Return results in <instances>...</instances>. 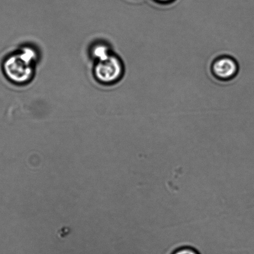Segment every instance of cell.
<instances>
[{
	"instance_id": "6da1fadb",
	"label": "cell",
	"mask_w": 254,
	"mask_h": 254,
	"mask_svg": "<svg viewBox=\"0 0 254 254\" xmlns=\"http://www.w3.org/2000/svg\"><path fill=\"white\" fill-rule=\"evenodd\" d=\"M36 54L33 49L24 48L20 54L7 59L4 64V70L9 80L16 83L28 81L33 74L32 66Z\"/></svg>"
},
{
	"instance_id": "7a4b0ae2",
	"label": "cell",
	"mask_w": 254,
	"mask_h": 254,
	"mask_svg": "<svg viewBox=\"0 0 254 254\" xmlns=\"http://www.w3.org/2000/svg\"><path fill=\"white\" fill-rule=\"evenodd\" d=\"M123 71L122 62L117 57L110 55L104 60L98 61L95 73L98 80L110 83L118 80L122 75Z\"/></svg>"
},
{
	"instance_id": "3957f363",
	"label": "cell",
	"mask_w": 254,
	"mask_h": 254,
	"mask_svg": "<svg viewBox=\"0 0 254 254\" xmlns=\"http://www.w3.org/2000/svg\"><path fill=\"white\" fill-rule=\"evenodd\" d=\"M211 71L216 78L221 80L233 78L238 72L236 61L229 57H221L216 59L211 66Z\"/></svg>"
},
{
	"instance_id": "277c9868",
	"label": "cell",
	"mask_w": 254,
	"mask_h": 254,
	"mask_svg": "<svg viewBox=\"0 0 254 254\" xmlns=\"http://www.w3.org/2000/svg\"><path fill=\"white\" fill-rule=\"evenodd\" d=\"M93 55L98 59V61H102L108 58L111 54L107 46L100 45L95 47L93 49Z\"/></svg>"
},
{
	"instance_id": "5b68a950",
	"label": "cell",
	"mask_w": 254,
	"mask_h": 254,
	"mask_svg": "<svg viewBox=\"0 0 254 254\" xmlns=\"http://www.w3.org/2000/svg\"><path fill=\"white\" fill-rule=\"evenodd\" d=\"M173 254H199L198 252L189 247H185L175 251Z\"/></svg>"
},
{
	"instance_id": "8992f818",
	"label": "cell",
	"mask_w": 254,
	"mask_h": 254,
	"mask_svg": "<svg viewBox=\"0 0 254 254\" xmlns=\"http://www.w3.org/2000/svg\"><path fill=\"white\" fill-rule=\"evenodd\" d=\"M155 1L159 2V3H169L174 1V0H155Z\"/></svg>"
}]
</instances>
